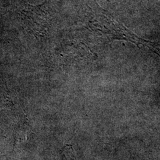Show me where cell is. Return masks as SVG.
<instances>
[{"instance_id": "cell-1", "label": "cell", "mask_w": 160, "mask_h": 160, "mask_svg": "<svg viewBox=\"0 0 160 160\" xmlns=\"http://www.w3.org/2000/svg\"><path fill=\"white\" fill-rule=\"evenodd\" d=\"M62 160H77L75 157L73 149L71 146L66 145L62 152Z\"/></svg>"}]
</instances>
